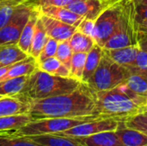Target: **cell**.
Listing matches in <instances>:
<instances>
[{"mask_svg":"<svg viewBox=\"0 0 147 146\" xmlns=\"http://www.w3.org/2000/svg\"><path fill=\"white\" fill-rule=\"evenodd\" d=\"M95 24H96V21L95 20H90V19H87L84 18L80 24L78 26L77 29L78 31H80L81 33L90 36L94 39V35H95Z\"/></svg>","mask_w":147,"mask_h":146,"instance_id":"obj_34","label":"cell"},{"mask_svg":"<svg viewBox=\"0 0 147 146\" xmlns=\"http://www.w3.org/2000/svg\"><path fill=\"white\" fill-rule=\"evenodd\" d=\"M58 44H59V41H57L56 40L49 37L47 39L45 46H43L41 52H40L38 58L36 59L37 64L44 61L45 59H47L48 58L55 57V54H56V52H57Z\"/></svg>","mask_w":147,"mask_h":146,"instance_id":"obj_33","label":"cell"},{"mask_svg":"<svg viewBox=\"0 0 147 146\" xmlns=\"http://www.w3.org/2000/svg\"><path fill=\"white\" fill-rule=\"evenodd\" d=\"M138 22H147V0H134Z\"/></svg>","mask_w":147,"mask_h":146,"instance_id":"obj_35","label":"cell"},{"mask_svg":"<svg viewBox=\"0 0 147 146\" xmlns=\"http://www.w3.org/2000/svg\"><path fill=\"white\" fill-rule=\"evenodd\" d=\"M36 0H0V3H23L27 2H33Z\"/></svg>","mask_w":147,"mask_h":146,"instance_id":"obj_39","label":"cell"},{"mask_svg":"<svg viewBox=\"0 0 147 146\" xmlns=\"http://www.w3.org/2000/svg\"><path fill=\"white\" fill-rule=\"evenodd\" d=\"M28 3V2H27ZM22 3H0V30L7 24L16 8Z\"/></svg>","mask_w":147,"mask_h":146,"instance_id":"obj_32","label":"cell"},{"mask_svg":"<svg viewBox=\"0 0 147 146\" xmlns=\"http://www.w3.org/2000/svg\"><path fill=\"white\" fill-rule=\"evenodd\" d=\"M139 50L140 46L138 44L117 49H103L104 52L112 60L125 68L134 63Z\"/></svg>","mask_w":147,"mask_h":146,"instance_id":"obj_15","label":"cell"},{"mask_svg":"<svg viewBox=\"0 0 147 146\" xmlns=\"http://www.w3.org/2000/svg\"><path fill=\"white\" fill-rule=\"evenodd\" d=\"M0 146H42L25 136L14 134L12 132H0Z\"/></svg>","mask_w":147,"mask_h":146,"instance_id":"obj_27","label":"cell"},{"mask_svg":"<svg viewBox=\"0 0 147 146\" xmlns=\"http://www.w3.org/2000/svg\"><path fill=\"white\" fill-rule=\"evenodd\" d=\"M36 1L23 3L16 8L9 21L0 30V46L17 44L24 26L37 6Z\"/></svg>","mask_w":147,"mask_h":146,"instance_id":"obj_8","label":"cell"},{"mask_svg":"<svg viewBox=\"0 0 147 146\" xmlns=\"http://www.w3.org/2000/svg\"><path fill=\"white\" fill-rule=\"evenodd\" d=\"M144 113H146V114H147V111H146V112H144Z\"/></svg>","mask_w":147,"mask_h":146,"instance_id":"obj_43","label":"cell"},{"mask_svg":"<svg viewBox=\"0 0 147 146\" xmlns=\"http://www.w3.org/2000/svg\"><path fill=\"white\" fill-rule=\"evenodd\" d=\"M87 53L85 52H73L71 67H70V77L82 82L84 69L85 65Z\"/></svg>","mask_w":147,"mask_h":146,"instance_id":"obj_28","label":"cell"},{"mask_svg":"<svg viewBox=\"0 0 147 146\" xmlns=\"http://www.w3.org/2000/svg\"><path fill=\"white\" fill-rule=\"evenodd\" d=\"M129 73L127 68L115 63L103 51L96 70L84 83L94 92L109 90L124 83Z\"/></svg>","mask_w":147,"mask_h":146,"instance_id":"obj_5","label":"cell"},{"mask_svg":"<svg viewBox=\"0 0 147 146\" xmlns=\"http://www.w3.org/2000/svg\"><path fill=\"white\" fill-rule=\"evenodd\" d=\"M29 55L19 48L17 44L0 46V67L9 66L28 58Z\"/></svg>","mask_w":147,"mask_h":146,"instance_id":"obj_19","label":"cell"},{"mask_svg":"<svg viewBox=\"0 0 147 146\" xmlns=\"http://www.w3.org/2000/svg\"><path fill=\"white\" fill-rule=\"evenodd\" d=\"M146 97L133 92L125 83L103 91L95 92L97 114L103 119L126 121L146 111Z\"/></svg>","mask_w":147,"mask_h":146,"instance_id":"obj_2","label":"cell"},{"mask_svg":"<svg viewBox=\"0 0 147 146\" xmlns=\"http://www.w3.org/2000/svg\"><path fill=\"white\" fill-rule=\"evenodd\" d=\"M1 97H3V96H0V98H1Z\"/></svg>","mask_w":147,"mask_h":146,"instance_id":"obj_44","label":"cell"},{"mask_svg":"<svg viewBox=\"0 0 147 146\" xmlns=\"http://www.w3.org/2000/svg\"><path fill=\"white\" fill-rule=\"evenodd\" d=\"M40 18L43 23V26L48 37L53 38L59 42L69 40L77 30V28L74 26L66 24L40 13Z\"/></svg>","mask_w":147,"mask_h":146,"instance_id":"obj_10","label":"cell"},{"mask_svg":"<svg viewBox=\"0 0 147 146\" xmlns=\"http://www.w3.org/2000/svg\"><path fill=\"white\" fill-rule=\"evenodd\" d=\"M115 132L123 146H147L146 134L126 126L124 121H120Z\"/></svg>","mask_w":147,"mask_h":146,"instance_id":"obj_14","label":"cell"},{"mask_svg":"<svg viewBox=\"0 0 147 146\" xmlns=\"http://www.w3.org/2000/svg\"><path fill=\"white\" fill-rule=\"evenodd\" d=\"M76 1L78 0H37L36 3L38 6L53 5L58 7H66Z\"/></svg>","mask_w":147,"mask_h":146,"instance_id":"obj_36","label":"cell"},{"mask_svg":"<svg viewBox=\"0 0 147 146\" xmlns=\"http://www.w3.org/2000/svg\"><path fill=\"white\" fill-rule=\"evenodd\" d=\"M126 126L138 130L147 135V114L141 113L124 121Z\"/></svg>","mask_w":147,"mask_h":146,"instance_id":"obj_31","label":"cell"},{"mask_svg":"<svg viewBox=\"0 0 147 146\" xmlns=\"http://www.w3.org/2000/svg\"><path fill=\"white\" fill-rule=\"evenodd\" d=\"M40 15V10L38 5L34 8V9L32 11L28 21L27 22L26 25L24 26L22 34L20 35V38L17 42V46L21 50H22L24 52L29 55L30 49H31V44L32 40L34 33L35 24Z\"/></svg>","mask_w":147,"mask_h":146,"instance_id":"obj_17","label":"cell"},{"mask_svg":"<svg viewBox=\"0 0 147 146\" xmlns=\"http://www.w3.org/2000/svg\"><path fill=\"white\" fill-rule=\"evenodd\" d=\"M107 1H113V0H107Z\"/></svg>","mask_w":147,"mask_h":146,"instance_id":"obj_42","label":"cell"},{"mask_svg":"<svg viewBox=\"0 0 147 146\" xmlns=\"http://www.w3.org/2000/svg\"><path fill=\"white\" fill-rule=\"evenodd\" d=\"M28 114L33 120L99 116L96 110L95 92L83 82L78 88L71 93L45 99L28 100Z\"/></svg>","mask_w":147,"mask_h":146,"instance_id":"obj_1","label":"cell"},{"mask_svg":"<svg viewBox=\"0 0 147 146\" xmlns=\"http://www.w3.org/2000/svg\"><path fill=\"white\" fill-rule=\"evenodd\" d=\"M28 76H22L0 81V96H15L21 95L24 89Z\"/></svg>","mask_w":147,"mask_h":146,"instance_id":"obj_21","label":"cell"},{"mask_svg":"<svg viewBox=\"0 0 147 146\" xmlns=\"http://www.w3.org/2000/svg\"><path fill=\"white\" fill-rule=\"evenodd\" d=\"M72 55H73V51L70 46L69 40L59 41L58 44L55 57L63 65H65L69 70L71 67V62Z\"/></svg>","mask_w":147,"mask_h":146,"instance_id":"obj_29","label":"cell"},{"mask_svg":"<svg viewBox=\"0 0 147 146\" xmlns=\"http://www.w3.org/2000/svg\"><path fill=\"white\" fill-rule=\"evenodd\" d=\"M82 82L71 77L48 74L36 68L29 76L21 95L28 100H39L74 91Z\"/></svg>","mask_w":147,"mask_h":146,"instance_id":"obj_3","label":"cell"},{"mask_svg":"<svg viewBox=\"0 0 147 146\" xmlns=\"http://www.w3.org/2000/svg\"><path fill=\"white\" fill-rule=\"evenodd\" d=\"M10 66L11 65H9V66H3V67H0V78L9 71V69L10 68Z\"/></svg>","mask_w":147,"mask_h":146,"instance_id":"obj_40","label":"cell"},{"mask_svg":"<svg viewBox=\"0 0 147 146\" xmlns=\"http://www.w3.org/2000/svg\"><path fill=\"white\" fill-rule=\"evenodd\" d=\"M138 45L140 48L147 52V33L139 32L138 36Z\"/></svg>","mask_w":147,"mask_h":146,"instance_id":"obj_37","label":"cell"},{"mask_svg":"<svg viewBox=\"0 0 147 146\" xmlns=\"http://www.w3.org/2000/svg\"><path fill=\"white\" fill-rule=\"evenodd\" d=\"M138 29H139V32L147 33V22H138Z\"/></svg>","mask_w":147,"mask_h":146,"instance_id":"obj_38","label":"cell"},{"mask_svg":"<svg viewBox=\"0 0 147 146\" xmlns=\"http://www.w3.org/2000/svg\"><path fill=\"white\" fill-rule=\"evenodd\" d=\"M110 2L107 0H78L65 8L84 18L96 21Z\"/></svg>","mask_w":147,"mask_h":146,"instance_id":"obj_11","label":"cell"},{"mask_svg":"<svg viewBox=\"0 0 147 146\" xmlns=\"http://www.w3.org/2000/svg\"><path fill=\"white\" fill-rule=\"evenodd\" d=\"M120 121L113 119H96L90 122H86L77 126H74L65 132L57 133L65 137H87L96 133L115 131L119 126Z\"/></svg>","mask_w":147,"mask_h":146,"instance_id":"obj_9","label":"cell"},{"mask_svg":"<svg viewBox=\"0 0 147 146\" xmlns=\"http://www.w3.org/2000/svg\"><path fill=\"white\" fill-rule=\"evenodd\" d=\"M84 146H123L115 131L103 132L87 137H73Z\"/></svg>","mask_w":147,"mask_h":146,"instance_id":"obj_16","label":"cell"},{"mask_svg":"<svg viewBox=\"0 0 147 146\" xmlns=\"http://www.w3.org/2000/svg\"><path fill=\"white\" fill-rule=\"evenodd\" d=\"M48 38L49 37L45 30L43 23L39 15V18L35 24L34 33L33 40H32L31 49H30V53H29V55L33 57L34 59H35V60L38 58L40 52H41Z\"/></svg>","mask_w":147,"mask_h":146,"instance_id":"obj_23","label":"cell"},{"mask_svg":"<svg viewBox=\"0 0 147 146\" xmlns=\"http://www.w3.org/2000/svg\"><path fill=\"white\" fill-rule=\"evenodd\" d=\"M124 83L135 94L147 96V75L130 72Z\"/></svg>","mask_w":147,"mask_h":146,"instance_id":"obj_26","label":"cell"},{"mask_svg":"<svg viewBox=\"0 0 147 146\" xmlns=\"http://www.w3.org/2000/svg\"><path fill=\"white\" fill-rule=\"evenodd\" d=\"M42 146H84L73 137H65L57 134L25 136Z\"/></svg>","mask_w":147,"mask_h":146,"instance_id":"obj_18","label":"cell"},{"mask_svg":"<svg viewBox=\"0 0 147 146\" xmlns=\"http://www.w3.org/2000/svg\"><path fill=\"white\" fill-rule=\"evenodd\" d=\"M69 43L73 52L88 53L96 44V41L92 37L88 36L77 29L70 38Z\"/></svg>","mask_w":147,"mask_h":146,"instance_id":"obj_25","label":"cell"},{"mask_svg":"<svg viewBox=\"0 0 147 146\" xmlns=\"http://www.w3.org/2000/svg\"><path fill=\"white\" fill-rule=\"evenodd\" d=\"M138 22L134 0H126L118 26L103 46V49H117L138 44Z\"/></svg>","mask_w":147,"mask_h":146,"instance_id":"obj_4","label":"cell"},{"mask_svg":"<svg viewBox=\"0 0 147 146\" xmlns=\"http://www.w3.org/2000/svg\"><path fill=\"white\" fill-rule=\"evenodd\" d=\"M28 99L22 95L3 96L0 98V117L28 114Z\"/></svg>","mask_w":147,"mask_h":146,"instance_id":"obj_13","label":"cell"},{"mask_svg":"<svg viewBox=\"0 0 147 146\" xmlns=\"http://www.w3.org/2000/svg\"><path fill=\"white\" fill-rule=\"evenodd\" d=\"M102 54H103V48L99 45H97L96 43L94 45L92 49L87 53L85 65L83 73V78H82L83 83H86L93 75V73L95 72L100 63Z\"/></svg>","mask_w":147,"mask_h":146,"instance_id":"obj_20","label":"cell"},{"mask_svg":"<svg viewBox=\"0 0 147 146\" xmlns=\"http://www.w3.org/2000/svg\"><path fill=\"white\" fill-rule=\"evenodd\" d=\"M40 13L47 16L52 17L66 24L78 28L80 22L84 19V16L78 15L65 7H58L53 5L38 6Z\"/></svg>","mask_w":147,"mask_h":146,"instance_id":"obj_12","label":"cell"},{"mask_svg":"<svg viewBox=\"0 0 147 146\" xmlns=\"http://www.w3.org/2000/svg\"><path fill=\"white\" fill-rule=\"evenodd\" d=\"M126 0H113L96 19L94 40L97 45L103 47L108 40L115 31Z\"/></svg>","mask_w":147,"mask_h":146,"instance_id":"obj_7","label":"cell"},{"mask_svg":"<svg viewBox=\"0 0 147 146\" xmlns=\"http://www.w3.org/2000/svg\"><path fill=\"white\" fill-rule=\"evenodd\" d=\"M37 68L51 75L65 77H70V70L56 57H51L40 63H38Z\"/></svg>","mask_w":147,"mask_h":146,"instance_id":"obj_24","label":"cell"},{"mask_svg":"<svg viewBox=\"0 0 147 146\" xmlns=\"http://www.w3.org/2000/svg\"><path fill=\"white\" fill-rule=\"evenodd\" d=\"M131 73H140L147 75V52L140 48L134 63L127 67Z\"/></svg>","mask_w":147,"mask_h":146,"instance_id":"obj_30","label":"cell"},{"mask_svg":"<svg viewBox=\"0 0 147 146\" xmlns=\"http://www.w3.org/2000/svg\"><path fill=\"white\" fill-rule=\"evenodd\" d=\"M145 108H146V111H147V96L146 97V102H145ZM145 111V112H146Z\"/></svg>","mask_w":147,"mask_h":146,"instance_id":"obj_41","label":"cell"},{"mask_svg":"<svg viewBox=\"0 0 147 146\" xmlns=\"http://www.w3.org/2000/svg\"><path fill=\"white\" fill-rule=\"evenodd\" d=\"M100 118L101 117L97 115H92L79 118H46L33 120L18 130L12 131V133L19 136L57 134L78 125L90 122Z\"/></svg>","mask_w":147,"mask_h":146,"instance_id":"obj_6","label":"cell"},{"mask_svg":"<svg viewBox=\"0 0 147 146\" xmlns=\"http://www.w3.org/2000/svg\"><path fill=\"white\" fill-rule=\"evenodd\" d=\"M33 120L31 115L28 114L8 115L0 117V132H12L22 127Z\"/></svg>","mask_w":147,"mask_h":146,"instance_id":"obj_22","label":"cell"}]
</instances>
